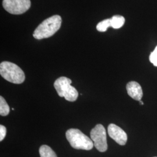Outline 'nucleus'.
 Here are the masks:
<instances>
[{
	"mask_svg": "<svg viewBox=\"0 0 157 157\" xmlns=\"http://www.w3.org/2000/svg\"><path fill=\"white\" fill-rule=\"evenodd\" d=\"M62 18L59 15H54L44 20L34 32V37L41 40L49 38L60 29Z\"/></svg>",
	"mask_w": 157,
	"mask_h": 157,
	"instance_id": "obj_1",
	"label": "nucleus"
},
{
	"mask_svg": "<svg viewBox=\"0 0 157 157\" xmlns=\"http://www.w3.org/2000/svg\"><path fill=\"white\" fill-rule=\"evenodd\" d=\"M0 74L6 80L14 84H21L25 80V75L21 68L12 62H1Z\"/></svg>",
	"mask_w": 157,
	"mask_h": 157,
	"instance_id": "obj_2",
	"label": "nucleus"
},
{
	"mask_svg": "<svg viewBox=\"0 0 157 157\" xmlns=\"http://www.w3.org/2000/svg\"><path fill=\"white\" fill-rule=\"evenodd\" d=\"M66 137L71 147L75 149L90 150L93 148V141L78 129L68 130Z\"/></svg>",
	"mask_w": 157,
	"mask_h": 157,
	"instance_id": "obj_3",
	"label": "nucleus"
},
{
	"mask_svg": "<svg viewBox=\"0 0 157 157\" xmlns=\"http://www.w3.org/2000/svg\"><path fill=\"white\" fill-rule=\"evenodd\" d=\"M72 80L67 77H60L54 82V87L59 96L64 97L67 101H75L78 97L77 90L71 86Z\"/></svg>",
	"mask_w": 157,
	"mask_h": 157,
	"instance_id": "obj_4",
	"label": "nucleus"
},
{
	"mask_svg": "<svg viewBox=\"0 0 157 157\" xmlns=\"http://www.w3.org/2000/svg\"><path fill=\"white\" fill-rule=\"evenodd\" d=\"M90 136L94 146L100 152L106 151L108 148L106 131L101 124H97L90 132Z\"/></svg>",
	"mask_w": 157,
	"mask_h": 157,
	"instance_id": "obj_5",
	"label": "nucleus"
},
{
	"mask_svg": "<svg viewBox=\"0 0 157 157\" xmlns=\"http://www.w3.org/2000/svg\"><path fill=\"white\" fill-rule=\"evenodd\" d=\"M2 6L6 11L13 15H21L31 6L30 0H3Z\"/></svg>",
	"mask_w": 157,
	"mask_h": 157,
	"instance_id": "obj_6",
	"label": "nucleus"
},
{
	"mask_svg": "<svg viewBox=\"0 0 157 157\" xmlns=\"http://www.w3.org/2000/svg\"><path fill=\"white\" fill-rule=\"evenodd\" d=\"M108 135L113 140L121 146H124L128 140V136L126 132L120 127L115 124H110L108 127Z\"/></svg>",
	"mask_w": 157,
	"mask_h": 157,
	"instance_id": "obj_7",
	"label": "nucleus"
},
{
	"mask_svg": "<svg viewBox=\"0 0 157 157\" xmlns=\"http://www.w3.org/2000/svg\"><path fill=\"white\" fill-rule=\"evenodd\" d=\"M126 90L128 95L133 99L137 101H140L143 93L140 85L137 82L132 81L126 85Z\"/></svg>",
	"mask_w": 157,
	"mask_h": 157,
	"instance_id": "obj_8",
	"label": "nucleus"
},
{
	"mask_svg": "<svg viewBox=\"0 0 157 157\" xmlns=\"http://www.w3.org/2000/svg\"><path fill=\"white\" fill-rule=\"evenodd\" d=\"M125 19L121 15H115L111 18V26L112 28L118 29L124 26Z\"/></svg>",
	"mask_w": 157,
	"mask_h": 157,
	"instance_id": "obj_9",
	"label": "nucleus"
},
{
	"mask_svg": "<svg viewBox=\"0 0 157 157\" xmlns=\"http://www.w3.org/2000/svg\"><path fill=\"white\" fill-rule=\"evenodd\" d=\"M40 157H57L56 152L47 145L41 146L39 149Z\"/></svg>",
	"mask_w": 157,
	"mask_h": 157,
	"instance_id": "obj_10",
	"label": "nucleus"
},
{
	"mask_svg": "<svg viewBox=\"0 0 157 157\" xmlns=\"http://www.w3.org/2000/svg\"><path fill=\"white\" fill-rule=\"evenodd\" d=\"M10 111V107L6 102L5 99L1 96L0 97V115L2 117L8 115Z\"/></svg>",
	"mask_w": 157,
	"mask_h": 157,
	"instance_id": "obj_11",
	"label": "nucleus"
},
{
	"mask_svg": "<svg viewBox=\"0 0 157 157\" xmlns=\"http://www.w3.org/2000/svg\"><path fill=\"white\" fill-rule=\"evenodd\" d=\"M111 26V19H105L100 22L98 23L97 25V30L98 32H104L107 31V29Z\"/></svg>",
	"mask_w": 157,
	"mask_h": 157,
	"instance_id": "obj_12",
	"label": "nucleus"
},
{
	"mask_svg": "<svg viewBox=\"0 0 157 157\" xmlns=\"http://www.w3.org/2000/svg\"><path fill=\"white\" fill-rule=\"evenodd\" d=\"M150 61L155 66L157 67V46L155 47V50L152 52L149 57Z\"/></svg>",
	"mask_w": 157,
	"mask_h": 157,
	"instance_id": "obj_13",
	"label": "nucleus"
},
{
	"mask_svg": "<svg viewBox=\"0 0 157 157\" xmlns=\"http://www.w3.org/2000/svg\"><path fill=\"white\" fill-rule=\"evenodd\" d=\"M6 134V129L3 125L0 126V141L3 140Z\"/></svg>",
	"mask_w": 157,
	"mask_h": 157,
	"instance_id": "obj_14",
	"label": "nucleus"
},
{
	"mask_svg": "<svg viewBox=\"0 0 157 157\" xmlns=\"http://www.w3.org/2000/svg\"><path fill=\"white\" fill-rule=\"evenodd\" d=\"M139 101H140V103L141 105H144V102H143V101H141V100Z\"/></svg>",
	"mask_w": 157,
	"mask_h": 157,
	"instance_id": "obj_15",
	"label": "nucleus"
}]
</instances>
